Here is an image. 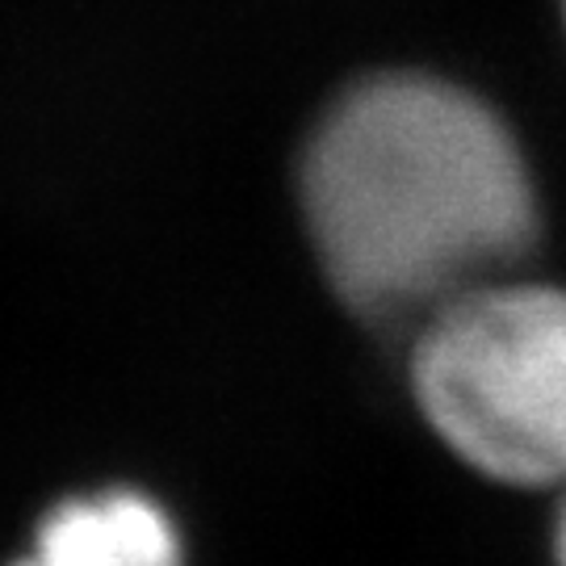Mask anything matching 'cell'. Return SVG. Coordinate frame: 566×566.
Returning a JSON list of instances; mask_svg holds the SVG:
<instances>
[{
  "label": "cell",
  "mask_w": 566,
  "mask_h": 566,
  "mask_svg": "<svg viewBox=\"0 0 566 566\" xmlns=\"http://www.w3.org/2000/svg\"><path fill=\"white\" fill-rule=\"evenodd\" d=\"M303 210L344 303L424 319L528 252L537 202L500 114L458 84L390 72L353 84L303 156Z\"/></svg>",
  "instance_id": "obj_1"
},
{
  "label": "cell",
  "mask_w": 566,
  "mask_h": 566,
  "mask_svg": "<svg viewBox=\"0 0 566 566\" xmlns=\"http://www.w3.org/2000/svg\"><path fill=\"white\" fill-rule=\"evenodd\" d=\"M424 420L512 486L566 483V290L491 277L428 311L411 357Z\"/></svg>",
  "instance_id": "obj_2"
},
{
  "label": "cell",
  "mask_w": 566,
  "mask_h": 566,
  "mask_svg": "<svg viewBox=\"0 0 566 566\" xmlns=\"http://www.w3.org/2000/svg\"><path fill=\"white\" fill-rule=\"evenodd\" d=\"M13 566H185V549L151 495L118 486L55 507Z\"/></svg>",
  "instance_id": "obj_3"
},
{
  "label": "cell",
  "mask_w": 566,
  "mask_h": 566,
  "mask_svg": "<svg viewBox=\"0 0 566 566\" xmlns=\"http://www.w3.org/2000/svg\"><path fill=\"white\" fill-rule=\"evenodd\" d=\"M554 558H558V566H566V504H563V512H558V533H554Z\"/></svg>",
  "instance_id": "obj_4"
},
{
  "label": "cell",
  "mask_w": 566,
  "mask_h": 566,
  "mask_svg": "<svg viewBox=\"0 0 566 566\" xmlns=\"http://www.w3.org/2000/svg\"><path fill=\"white\" fill-rule=\"evenodd\" d=\"M563 4H566V0H563Z\"/></svg>",
  "instance_id": "obj_5"
}]
</instances>
